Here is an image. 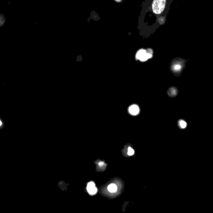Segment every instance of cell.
<instances>
[{"label": "cell", "instance_id": "1", "mask_svg": "<svg viewBox=\"0 0 213 213\" xmlns=\"http://www.w3.org/2000/svg\"><path fill=\"white\" fill-rule=\"evenodd\" d=\"M153 51L151 49L144 50L141 49L136 53V60H140L141 61H146L148 59L151 58L153 56Z\"/></svg>", "mask_w": 213, "mask_h": 213}, {"label": "cell", "instance_id": "2", "mask_svg": "<svg viewBox=\"0 0 213 213\" xmlns=\"http://www.w3.org/2000/svg\"><path fill=\"white\" fill-rule=\"evenodd\" d=\"M166 1L164 0H155L152 4L153 12L156 14H161L165 8Z\"/></svg>", "mask_w": 213, "mask_h": 213}, {"label": "cell", "instance_id": "3", "mask_svg": "<svg viewBox=\"0 0 213 213\" xmlns=\"http://www.w3.org/2000/svg\"><path fill=\"white\" fill-rule=\"evenodd\" d=\"M128 113L132 116H136L139 113V108L137 104H132L128 108Z\"/></svg>", "mask_w": 213, "mask_h": 213}, {"label": "cell", "instance_id": "4", "mask_svg": "<svg viewBox=\"0 0 213 213\" xmlns=\"http://www.w3.org/2000/svg\"><path fill=\"white\" fill-rule=\"evenodd\" d=\"M87 191L91 195H94L97 192L98 189L95 186L93 182H90L87 185Z\"/></svg>", "mask_w": 213, "mask_h": 213}, {"label": "cell", "instance_id": "5", "mask_svg": "<svg viewBox=\"0 0 213 213\" xmlns=\"http://www.w3.org/2000/svg\"><path fill=\"white\" fill-rule=\"evenodd\" d=\"M177 93H178V91H177L176 88H175L174 87L170 88L168 89V94L169 96H171V97L176 96L177 95Z\"/></svg>", "mask_w": 213, "mask_h": 213}, {"label": "cell", "instance_id": "6", "mask_svg": "<svg viewBox=\"0 0 213 213\" xmlns=\"http://www.w3.org/2000/svg\"><path fill=\"white\" fill-rule=\"evenodd\" d=\"M108 191L111 192H115L117 191V186L115 184H111L108 187Z\"/></svg>", "mask_w": 213, "mask_h": 213}, {"label": "cell", "instance_id": "7", "mask_svg": "<svg viewBox=\"0 0 213 213\" xmlns=\"http://www.w3.org/2000/svg\"><path fill=\"white\" fill-rule=\"evenodd\" d=\"M179 125H180V126L181 128H185L187 126L186 123L185 121H183V120H180L179 121Z\"/></svg>", "mask_w": 213, "mask_h": 213}, {"label": "cell", "instance_id": "8", "mask_svg": "<svg viewBox=\"0 0 213 213\" xmlns=\"http://www.w3.org/2000/svg\"><path fill=\"white\" fill-rule=\"evenodd\" d=\"M128 154L129 156H132V155H133L134 154V151L133 150V148H128Z\"/></svg>", "mask_w": 213, "mask_h": 213}]
</instances>
